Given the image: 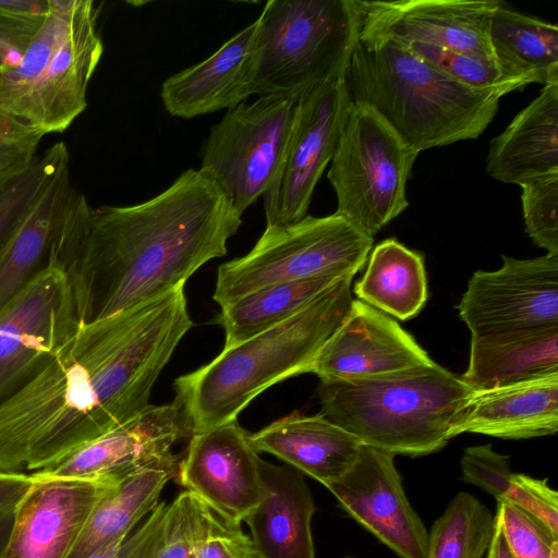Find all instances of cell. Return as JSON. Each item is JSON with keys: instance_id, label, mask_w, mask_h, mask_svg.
Listing matches in <instances>:
<instances>
[{"instance_id": "6da1fadb", "label": "cell", "mask_w": 558, "mask_h": 558, "mask_svg": "<svg viewBox=\"0 0 558 558\" xmlns=\"http://www.w3.org/2000/svg\"><path fill=\"white\" fill-rule=\"evenodd\" d=\"M184 287L80 325L0 403V473L32 474L138 415L192 328Z\"/></svg>"}, {"instance_id": "7a4b0ae2", "label": "cell", "mask_w": 558, "mask_h": 558, "mask_svg": "<svg viewBox=\"0 0 558 558\" xmlns=\"http://www.w3.org/2000/svg\"><path fill=\"white\" fill-rule=\"evenodd\" d=\"M241 225L242 215L199 170L132 206L93 208L72 190L50 264L68 278L80 325L92 324L184 287L205 263L227 254Z\"/></svg>"}, {"instance_id": "3957f363", "label": "cell", "mask_w": 558, "mask_h": 558, "mask_svg": "<svg viewBox=\"0 0 558 558\" xmlns=\"http://www.w3.org/2000/svg\"><path fill=\"white\" fill-rule=\"evenodd\" d=\"M348 275L286 320L225 347L208 364L178 377L174 400L191 435L236 421L263 391L308 372L352 303Z\"/></svg>"}, {"instance_id": "277c9868", "label": "cell", "mask_w": 558, "mask_h": 558, "mask_svg": "<svg viewBox=\"0 0 558 558\" xmlns=\"http://www.w3.org/2000/svg\"><path fill=\"white\" fill-rule=\"evenodd\" d=\"M345 81L353 101L375 110L418 153L477 138L501 98L453 81L396 43L359 41Z\"/></svg>"}, {"instance_id": "5b68a950", "label": "cell", "mask_w": 558, "mask_h": 558, "mask_svg": "<svg viewBox=\"0 0 558 558\" xmlns=\"http://www.w3.org/2000/svg\"><path fill=\"white\" fill-rule=\"evenodd\" d=\"M474 390L460 376L430 365L355 381H320L322 414L362 445L393 456L440 450Z\"/></svg>"}, {"instance_id": "8992f818", "label": "cell", "mask_w": 558, "mask_h": 558, "mask_svg": "<svg viewBox=\"0 0 558 558\" xmlns=\"http://www.w3.org/2000/svg\"><path fill=\"white\" fill-rule=\"evenodd\" d=\"M93 0H50L21 61L0 70V112L44 136L64 132L87 107L101 59Z\"/></svg>"}, {"instance_id": "52a82bcc", "label": "cell", "mask_w": 558, "mask_h": 558, "mask_svg": "<svg viewBox=\"0 0 558 558\" xmlns=\"http://www.w3.org/2000/svg\"><path fill=\"white\" fill-rule=\"evenodd\" d=\"M250 93L296 100L347 75L359 44V0H269L255 21Z\"/></svg>"}, {"instance_id": "ba28073f", "label": "cell", "mask_w": 558, "mask_h": 558, "mask_svg": "<svg viewBox=\"0 0 558 558\" xmlns=\"http://www.w3.org/2000/svg\"><path fill=\"white\" fill-rule=\"evenodd\" d=\"M373 241L336 213L265 228L247 254L219 266L213 299L222 307L276 283L355 276L365 266Z\"/></svg>"}, {"instance_id": "9c48e42d", "label": "cell", "mask_w": 558, "mask_h": 558, "mask_svg": "<svg viewBox=\"0 0 558 558\" xmlns=\"http://www.w3.org/2000/svg\"><path fill=\"white\" fill-rule=\"evenodd\" d=\"M418 154L375 110L353 101L327 174L336 214L374 238L408 207Z\"/></svg>"}, {"instance_id": "30bf717a", "label": "cell", "mask_w": 558, "mask_h": 558, "mask_svg": "<svg viewBox=\"0 0 558 558\" xmlns=\"http://www.w3.org/2000/svg\"><path fill=\"white\" fill-rule=\"evenodd\" d=\"M296 100L264 96L227 110L211 126L198 169L242 215L272 185L288 145Z\"/></svg>"}, {"instance_id": "8fae6325", "label": "cell", "mask_w": 558, "mask_h": 558, "mask_svg": "<svg viewBox=\"0 0 558 558\" xmlns=\"http://www.w3.org/2000/svg\"><path fill=\"white\" fill-rule=\"evenodd\" d=\"M352 104L345 76L298 99L280 169L263 196L266 228L286 227L307 215L314 189L335 155Z\"/></svg>"}, {"instance_id": "7c38bea8", "label": "cell", "mask_w": 558, "mask_h": 558, "mask_svg": "<svg viewBox=\"0 0 558 558\" xmlns=\"http://www.w3.org/2000/svg\"><path fill=\"white\" fill-rule=\"evenodd\" d=\"M78 326L68 278L51 265L0 312V403L46 366Z\"/></svg>"}, {"instance_id": "4fadbf2b", "label": "cell", "mask_w": 558, "mask_h": 558, "mask_svg": "<svg viewBox=\"0 0 558 558\" xmlns=\"http://www.w3.org/2000/svg\"><path fill=\"white\" fill-rule=\"evenodd\" d=\"M458 311L471 336L558 326V255L502 256L499 269L473 274Z\"/></svg>"}, {"instance_id": "5bb4252c", "label": "cell", "mask_w": 558, "mask_h": 558, "mask_svg": "<svg viewBox=\"0 0 558 558\" xmlns=\"http://www.w3.org/2000/svg\"><path fill=\"white\" fill-rule=\"evenodd\" d=\"M500 0H359V41L421 44L497 58L489 26ZM498 59V58H497ZM500 60V59H499Z\"/></svg>"}, {"instance_id": "9a60e30c", "label": "cell", "mask_w": 558, "mask_h": 558, "mask_svg": "<svg viewBox=\"0 0 558 558\" xmlns=\"http://www.w3.org/2000/svg\"><path fill=\"white\" fill-rule=\"evenodd\" d=\"M180 404H149L135 417L83 445L59 463L32 473L39 477L119 482L149 469L178 471L173 447L190 438Z\"/></svg>"}, {"instance_id": "2e32d148", "label": "cell", "mask_w": 558, "mask_h": 558, "mask_svg": "<svg viewBox=\"0 0 558 558\" xmlns=\"http://www.w3.org/2000/svg\"><path fill=\"white\" fill-rule=\"evenodd\" d=\"M393 457L362 445L351 468L326 487L347 513L400 558H425L428 533L407 498Z\"/></svg>"}, {"instance_id": "e0dca14e", "label": "cell", "mask_w": 558, "mask_h": 558, "mask_svg": "<svg viewBox=\"0 0 558 558\" xmlns=\"http://www.w3.org/2000/svg\"><path fill=\"white\" fill-rule=\"evenodd\" d=\"M259 460L234 421L192 434L175 478L219 517L241 523L260 499Z\"/></svg>"}, {"instance_id": "ac0fdd59", "label": "cell", "mask_w": 558, "mask_h": 558, "mask_svg": "<svg viewBox=\"0 0 558 558\" xmlns=\"http://www.w3.org/2000/svg\"><path fill=\"white\" fill-rule=\"evenodd\" d=\"M433 363L428 353L393 318L353 299L307 373L315 374L320 381L345 383Z\"/></svg>"}, {"instance_id": "d6986e66", "label": "cell", "mask_w": 558, "mask_h": 558, "mask_svg": "<svg viewBox=\"0 0 558 558\" xmlns=\"http://www.w3.org/2000/svg\"><path fill=\"white\" fill-rule=\"evenodd\" d=\"M31 475L3 558H68L94 508L118 482Z\"/></svg>"}, {"instance_id": "ffe728a7", "label": "cell", "mask_w": 558, "mask_h": 558, "mask_svg": "<svg viewBox=\"0 0 558 558\" xmlns=\"http://www.w3.org/2000/svg\"><path fill=\"white\" fill-rule=\"evenodd\" d=\"M262 494L244 522L257 558H315L316 507L303 474L259 460Z\"/></svg>"}, {"instance_id": "44dd1931", "label": "cell", "mask_w": 558, "mask_h": 558, "mask_svg": "<svg viewBox=\"0 0 558 558\" xmlns=\"http://www.w3.org/2000/svg\"><path fill=\"white\" fill-rule=\"evenodd\" d=\"M558 432V372L485 390H474L453 437L482 434L527 439Z\"/></svg>"}, {"instance_id": "7402d4cb", "label": "cell", "mask_w": 558, "mask_h": 558, "mask_svg": "<svg viewBox=\"0 0 558 558\" xmlns=\"http://www.w3.org/2000/svg\"><path fill=\"white\" fill-rule=\"evenodd\" d=\"M256 23L243 28L204 61L168 77L161 100L173 117L191 119L230 109L251 96V57Z\"/></svg>"}, {"instance_id": "603a6c76", "label": "cell", "mask_w": 558, "mask_h": 558, "mask_svg": "<svg viewBox=\"0 0 558 558\" xmlns=\"http://www.w3.org/2000/svg\"><path fill=\"white\" fill-rule=\"evenodd\" d=\"M487 173L523 185L558 175V82L547 83L490 144Z\"/></svg>"}, {"instance_id": "cb8c5ba5", "label": "cell", "mask_w": 558, "mask_h": 558, "mask_svg": "<svg viewBox=\"0 0 558 558\" xmlns=\"http://www.w3.org/2000/svg\"><path fill=\"white\" fill-rule=\"evenodd\" d=\"M257 453H270L325 487L354 463L362 444L322 413L292 412L250 434Z\"/></svg>"}, {"instance_id": "d4e9b609", "label": "cell", "mask_w": 558, "mask_h": 558, "mask_svg": "<svg viewBox=\"0 0 558 558\" xmlns=\"http://www.w3.org/2000/svg\"><path fill=\"white\" fill-rule=\"evenodd\" d=\"M72 190L68 162L21 213L0 245V312L51 266L52 240Z\"/></svg>"}, {"instance_id": "484cf974", "label": "cell", "mask_w": 558, "mask_h": 558, "mask_svg": "<svg viewBox=\"0 0 558 558\" xmlns=\"http://www.w3.org/2000/svg\"><path fill=\"white\" fill-rule=\"evenodd\" d=\"M558 372V326L471 336L461 379L485 390Z\"/></svg>"}, {"instance_id": "4316f807", "label": "cell", "mask_w": 558, "mask_h": 558, "mask_svg": "<svg viewBox=\"0 0 558 558\" xmlns=\"http://www.w3.org/2000/svg\"><path fill=\"white\" fill-rule=\"evenodd\" d=\"M177 474L175 470L149 469L114 484L94 508L68 558H89L125 539L158 506Z\"/></svg>"}, {"instance_id": "83f0119b", "label": "cell", "mask_w": 558, "mask_h": 558, "mask_svg": "<svg viewBox=\"0 0 558 558\" xmlns=\"http://www.w3.org/2000/svg\"><path fill=\"white\" fill-rule=\"evenodd\" d=\"M359 300L400 320L416 316L428 298L424 256L396 239L378 243L355 283Z\"/></svg>"}, {"instance_id": "f1b7e54d", "label": "cell", "mask_w": 558, "mask_h": 558, "mask_svg": "<svg viewBox=\"0 0 558 558\" xmlns=\"http://www.w3.org/2000/svg\"><path fill=\"white\" fill-rule=\"evenodd\" d=\"M341 278L324 276L276 283L220 307L215 324L225 330V347L240 343L286 320Z\"/></svg>"}, {"instance_id": "f546056e", "label": "cell", "mask_w": 558, "mask_h": 558, "mask_svg": "<svg viewBox=\"0 0 558 558\" xmlns=\"http://www.w3.org/2000/svg\"><path fill=\"white\" fill-rule=\"evenodd\" d=\"M489 40L502 62L534 75L543 86L558 82V25L523 14L504 1L495 10Z\"/></svg>"}, {"instance_id": "4dcf8cb0", "label": "cell", "mask_w": 558, "mask_h": 558, "mask_svg": "<svg viewBox=\"0 0 558 558\" xmlns=\"http://www.w3.org/2000/svg\"><path fill=\"white\" fill-rule=\"evenodd\" d=\"M494 526L490 510L473 495L461 492L433 524L425 558H483Z\"/></svg>"}, {"instance_id": "1f68e13d", "label": "cell", "mask_w": 558, "mask_h": 558, "mask_svg": "<svg viewBox=\"0 0 558 558\" xmlns=\"http://www.w3.org/2000/svg\"><path fill=\"white\" fill-rule=\"evenodd\" d=\"M405 47L445 75L475 90L494 92L502 97L529 84L539 83L534 75L497 58L421 44Z\"/></svg>"}, {"instance_id": "d6a6232c", "label": "cell", "mask_w": 558, "mask_h": 558, "mask_svg": "<svg viewBox=\"0 0 558 558\" xmlns=\"http://www.w3.org/2000/svg\"><path fill=\"white\" fill-rule=\"evenodd\" d=\"M69 160L65 144L59 142L37 156L24 173L14 178H0V245L21 213Z\"/></svg>"}, {"instance_id": "836d02e7", "label": "cell", "mask_w": 558, "mask_h": 558, "mask_svg": "<svg viewBox=\"0 0 558 558\" xmlns=\"http://www.w3.org/2000/svg\"><path fill=\"white\" fill-rule=\"evenodd\" d=\"M205 504L192 493H180L166 506L159 541L151 558H187L195 551Z\"/></svg>"}, {"instance_id": "e575fe53", "label": "cell", "mask_w": 558, "mask_h": 558, "mask_svg": "<svg viewBox=\"0 0 558 558\" xmlns=\"http://www.w3.org/2000/svg\"><path fill=\"white\" fill-rule=\"evenodd\" d=\"M495 515L514 558H550L558 548V534L518 505L497 501Z\"/></svg>"}, {"instance_id": "d590c367", "label": "cell", "mask_w": 558, "mask_h": 558, "mask_svg": "<svg viewBox=\"0 0 558 558\" xmlns=\"http://www.w3.org/2000/svg\"><path fill=\"white\" fill-rule=\"evenodd\" d=\"M525 231L534 244L558 255V175L521 185Z\"/></svg>"}, {"instance_id": "8d00e7d4", "label": "cell", "mask_w": 558, "mask_h": 558, "mask_svg": "<svg viewBox=\"0 0 558 558\" xmlns=\"http://www.w3.org/2000/svg\"><path fill=\"white\" fill-rule=\"evenodd\" d=\"M465 482L490 494L497 501H510L513 494V472L509 456L496 452L492 445L469 447L461 458Z\"/></svg>"}, {"instance_id": "74e56055", "label": "cell", "mask_w": 558, "mask_h": 558, "mask_svg": "<svg viewBox=\"0 0 558 558\" xmlns=\"http://www.w3.org/2000/svg\"><path fill=\"white\" fill-rule=\"evenodd\" d=\"M195 555L196 558H257L241 523L219 517L206 505Z\"/></svg>"}, {"instance_id": "f35d334b", "label": "cell", "mask_w": 558, "mask_h": 558, "mask_svg": "<svg viewBox=\"0 0 558 558\" xmlns=\"http://www.w3.org/2000/svg\"><path fill=\"white\" fill-rule=\"evenodd\" d=\"M43 137L27 124L0 112V178L25 172L36 160Z\"/></svg>"}, {"instance_id": "ab89813d", "label": "cell", "mask_w": 558, "mask_h": 558, "mask_svg": "<svg viewBox=\"0 0 558 558\" xmlns=\"http://www.w3.org/2000/svg\"><path fill=\"white\" fill-rule=\"evenodd\" d=\"M513 495L508 502L518 505L558 534V494L547 484L522 473L513 474Z\"/></svg>"}, {"instance_id": "60d3db41", "label": "cell", "mask_w": 558, "mask_h": 558, "mask_svg": "<svg viewBox=\"0 0 558 558\" xmlns=\"http://www.w3.org/2000/svg\"><path fill=\"white\" fill-rule=\"evenodd\" d=\"M50 0H0V31L32 39L44 23Z\"/></svg>"}, {"instance_id": "b9f144b4", "label": "cell", "mask_w": 558, "mask_h": 558, "mask_svg": "<svg viewBox=\"0 0 558 558\" xmlns=\"http://www.w3.org/2000/svg\"><path fill=\"white\" fill-rule=\"evenodd\" d=\"M34 480L25 473H0V513L16 507Z\"/></svg>"}, {"instance_id": "7bdbcfd3", "label": "cell", "mask_w": 558, "mask_h": 558, "mask_svg": "<svg viewBox=\"0 0 558 558\" xmlns=\"http://www.w3.org/2000/svg\"><path fill=\"white\" fill-rule=\"evenodd\" d=\"M29 41L31 39L0 31V70L16 65Z\"/></svg>"}, {"instance_id": "ee69618b", "label": "cell", "mask_w": 558, "mask_h": 558, "mask_svg": "<svg viewBox=\"0 0 558 558\" xmlns=\"http://www.w3.org/2000/svg\"><path fill=\"white\" fill-rule=\"evenodd\" d=\"M486 558H514L506 543L500 522L496 515L494 533L486 551Z\"/></svg>"}, {"instance_id": "f6af8a7d", "label": "cell", "mask_w": 558, "mask_h": 558, "mask_svg": "<svg viewBox=\"0 0 558 558\" xmlns=\"http://www.w3.org/2000/svg\"><path fill=\"white\" fill-rule=\"evenodd\" d=\"M15 508L0 513V558L4 557L14 523Z\"/></svg>"}, {"instance_id": "bcb514c9", "label": "cell", "mask_w": 558, "mask_h": 558, "mask_svg": "<svg viewBox=\"0 0 558 558\" xmlns=\"http://www.w3.org/2000/svg\"><path fill=\"white\" fill-rule=\"evenodd\" d=\"M550 558H558V548H556L553 554H551V557Z\"/></svg>"}, {"instance_id": "7dc6e473", "label": "cell", "mask_w": 558, "mask_h": 558, "mask_svg": "<svg viewBox=\"0 0 558 558\" xmlns=\"http://www.w3.org/2000/svg\"><path fill=\"white\" fill-rule=\"evenodd\" d=\"M187 558H196L195 551L192 555H190Z\"/></svg>"}, {"instance_id": "c3c4849f", "label": "cell", "mask_w": 558, "mask_h": 558, "mask_svg": "<svg viewBox=\"0 0 558 558\" xmlns=\"http://www.w3.org/2000/svg\"><path fill=\"white\" fill-rule=\"evenodd\" d=\"M345 558H351V557H345Z\"/></svg>"}]
</instances>
